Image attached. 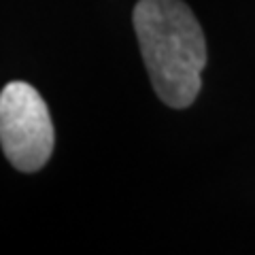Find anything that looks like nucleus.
Instances as JSON below:
<instances>
[{
    "label": "nucleus",
    "mask_w": 255,
    "mask_h": 255,
    "mask_svg": "<svg viewBox=\"0 0 255 255\" xmlns=\"http://www.w3.org/2000/svg\"><path fill=\"white\" fill-rule=\"evenodd\" d=\"M132 21L159 100L170 109H187L206 66V41L196 15L181 0H138Z\"/></svg>",
    "instance_id": "1"
},
{
    "label": "nucleus",
    "mask_w": 255,
    "mask_h": 255,
    "mask_svg": "<svg viewBox=\"0 0 255 255\" xmlns=\"http://www.w3.org/2000/svg\"><path fill=\"white\" fill-rule=\"evenodd\" d=\"M53 124L45 100L34 87L13 81L0 92V145L21 172H36L53 153Z\"/></svg>",
    "instance_id": "2"
}]
</instances>
